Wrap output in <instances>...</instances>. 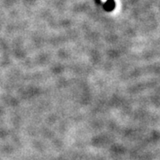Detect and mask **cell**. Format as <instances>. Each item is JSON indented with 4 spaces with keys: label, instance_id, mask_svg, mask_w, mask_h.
Wrapping results in <instances>:
<instances>
[{
    "label": "cell",
    "instance_id": "6da1fadb",
    "mask_svg": "<svg viewBox=\"0 0 160 160\" xmlns=\"http://www.w3.org/2000/svg\"><path fill=\"white\" fill-rule=\"evenodd\" d=\"M102 2H106L107 0H102Z\"/></svg>",
    "mask_w": 160,
    "mask_h": 160
}]
</instances>
